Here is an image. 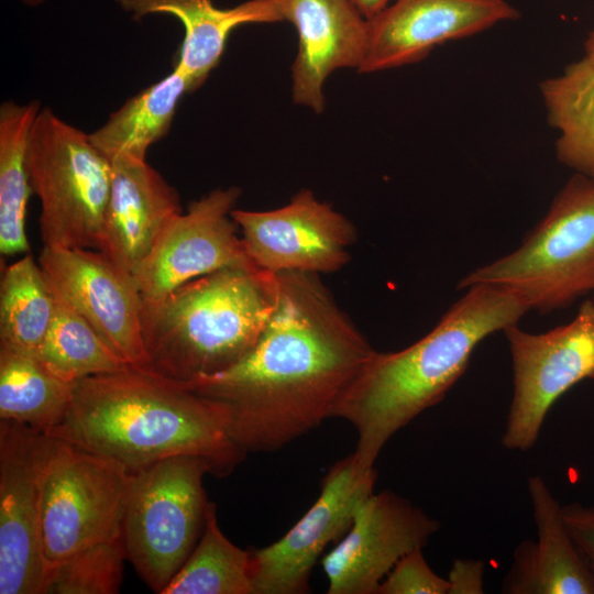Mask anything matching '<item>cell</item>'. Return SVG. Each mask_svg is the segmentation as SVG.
Returning <instances> with one entry per match:
<instances>
[{"label":"cell","mask_w":594,"mask_h":594,"mask_svg":"<svg viewBox=\"0 0 594 594\" xmlns=\"http://www.w3.org/2000/svg\"><path fill=\"white\" fill-rule=\"evenodd\" d=\"M276 274L277 307L253 349L224 372L179 384L222 407L245 454L280 450L330 418L374 351L319 274Z\"/></svg>","instance_id":"cell-1"},{"label":"cell","mask_w":594,"mask_h":594,"mask_svg":"<svg viewBox=\"0 0 594 594\" xmlns=\"http://www.w3.org/2000/svg\"><path fill=\"white\" fill-rule=\"evenodd\" d=\"M62 441L123 464L130 472L174 455L207 460L226 476L244 459L216 402L138 367L76 383Z\"/></svg>","instance_id":"cell-2"},{"label":"cell","mask_w":594,"mask_h":594,"mask_svg":"<svg viewBox=\"0 0 594 594\" xmlns=\"http://www.w3.org/2000/svg\"><path fill=\"white\" fill-rule=\"evenodd\" d=\"M410 346L373 351L332 408L330 418L356 432L354 455L364 469L388 440L427 408L439 403L465 372L476 345L514 326L529 311L507 288L475 284Z\"/></svg>","instance_id":"cell-3"},{"label":"cell","mask_w":594,"mask_h":594,"mask_svg":"<svg viewBox=\"0 0 594 594\" xmlns=\"http://www.w3.org/2000/svg\"><path fill=\"white\" fill-rule=\"evenodd\" d=\"M276 273L233 266L143 301L140 367L177 384L224 372L256 344L278 302Z\"/></svg>","instance_id":"cell-4"},{"label":"cell","mask_w":594,"mask_h":594,"mask_svg":"<svg viewBox=\"0 0 594 594\" xmlns=\"http://www.w3.org/2000/svg\"><path fill=\"white\" fill-rule=\"evenodd\" d=\"M475 284L507 288L542 314L594 292V179L574 175L516 251L470 272L457 287Z\"/></svg>","instance_id":"cell-5"},{"label":"cell","mask_w":594,"mask_h":594,"mask_svg":"<svg viewBox=\"0 0 594 594\" xmlns=\"http://www.w3.org/2000/svg\"><path fill=\"white\" fill-rule=\"evenodd\" d=\"M26 167L41 202L44 246L99 250L112 163L89 134L41 108L32 125Z\"/></svg>","instance_id":"cell-6"},{"label":"cell","mask_w":594,"mask_h":594,"mask_svg":"<svg viewBox=\"0 0 594 594\" xmlns=\"http://www.w3.org/2000/svg\"><path fill=\"white\" fill-rule=\"evenodd\" d=\"M207 473V460L186 454L130 472L122 540L127 560L155 593L162 594L202 534Z\"/></svg>","instance_id":"cell-7"},{"label":"cell","mask_w":594,"mask_h":594,"mask_svg":"<svg viewBox=\"0 0 594 594\" xmlns=\"http://www.w3.org/2000/svg\"><path fill=\"white\" fill-rule=\"evenodd\" d=\"M129 482L130 471L120 462L63 441L43 486L45 576L79 550L122 536Z\"/></svg>","instance_id":"cell-8"},{"label":"cell","mask_w":594,"mask_h":594,"mask_svg":"<svg viewBox=\"0 0 594 594\" xmlns=\"http://www.w3.org/2000/svg\"><path fill=\"white\" fill-rule=\"evenodd\" d=\"M509 344L514 393L503 446L528 451L551 406L572 386L594 378V300H585L568 323L543 333L516 324L504 330Z\"/></svg>","instance_id":"cell-9"},{"label":"cell","mask_w":594,"mask_h":594,"mask_svg":"<svg viewBox=\"0 0 594 594\" xmlns=\"http://www.w3.org/2000/svg\"><path fill=\"white\" fill-rule=\"evenodd\" d=\"M63 441L0 419V594H42L44 480Z\"/></svg>","instance_id":"cell-10"},{"label":"cell","mask_w":594,"mask_h":594,"mask_svg":"<svg viewBox=\"0 0 594 594\" xmlns=\"http://www.w3.org/2000/svg\"><path fill=\"white\" fill-rule=\"evenodd\" d=\"M376 477L375 468H362L353 452L337 461L307 513L276 542L250 550L253 594L308 593L315 564L346 534Z\"/></svg>","instance_id":"cell-11"},{"label":"cell","mask_w":594,"mask_h":594,"mask_svg":"<svg viewBox=\"0 0 594 594\" xmlns=\"http://www.w3.org/2000/svg\"><path fill=\"white\" fill-rule=\"evenodd\" d=\"M240 196L235 186L213 189L166 224L133 273L143 301L161 300L184 284L222 268L255 265L231 216Z\"/></svg>","instance_id":"cell-12"},{"label":"cell","mask_w":594,"mask_h":594,"mask_svg":"<svg viewBox=\"0 0 594 594\" xmlns=\"http://www.w3.org/2000/svg\"><path fill=\"white\" fill-rule=\"evenodd\" d=\"M245 253L257 267L273 273H332L350 261L358 233L353 223L309 189L283 207L267 211L233 209Z\"/></svg>","instance_id":"cell-13"},{"label":"cell","mask_w":594,"mask_h":594,"mask_svg":"<svg viewBox=\"0 0 594 594\" xmlns=\"http://www.w3.org/2000/svg\"><path fill=\"white\" fill-rule=\"evenodd\" d=\"M37 262L54 289L123 362L145 364L143 299L131 274L90 249L43 246Z\"/></svg>","instance_id":"cell-14"},{"label":"cell","mask_w":594,"mask_h":594,"mask_svg":"<svg viewBox=\"0 0 594 594\" xmlns=\"http://www.w3.org/2000/svg\"><path fill=\"white\" fill-rule=\"evenodd\" d=\"M440 529L437 519L389 491L372 493L353 522L322 559L328 594H377L397 561L424 548Z\"/></svg>","instance_id":"cell-15"},{"label":"cell","mask_w":594,"mask_h":594,"mask_svg":"<svg viewBox=\"0 0 594 594\" xmlns=\"http://www.w3.org/2000/svg\"><path fill=\"white\" fill-rule=\"evenodd\" d=\"M506 0H393L369 21L367 43L359 73L414 64L436 46L516 20Z\"/></svg>","instance_id":"cell-16"},{"label":"cell","mask_w":594,"mask_h":594,"mask_svg":"<svg viewBox=\"0 0 594 594\" xmlns=\"http://www.w3.org/2000/svg\"><path fill=\"white\" fill-rule=\"evenodd\" d=\"M283 21L294 25L298 50L292 66L295 103L324 110V84L341 68L359 70L369 21L351 0H279Z\"/></svg>","instance_id":"cell-17"},{"label":"cell","mask_w":594,"mask_h":594,"mask_svg":"<svg viewBox=\"0 0 594 594\" xmlns=\"http://www.w3.org/2000/svg\"><path fill=\"white\" fill-rule=\"evenodd\" d=\"M112 179L99 245L133 276L166 224L183 212L177 190L146 161H111Z\"/></svg>","instance_id":"cell-18"},{"label":"cell","mask_w":594,"mask_h":594,"mask_svg":"<svg viewBox=\"0 0 594 594\" xmlns=\"http://www.w3.org/2000/svg\"><path fill=\"white\" fill-rule=\"evenodd\" d=\"M537 540L514 552L504 580L509 594H594V568L572 538L562 506L540 475L528 479Z\"/></svg>","instance_id":"cell-19"},{"label":"cell","mask_w":594,"mask_h":594,"mask_svg":"<svg viewBox=\"0 0 594 594\" xmlns=\"http://www.w3.org/2000/svg\"><path fill=\"white\" fill-rule=\"evenodd\" d=\"M139 21L150 14L175 16L184 26V38L174 69L189 82L190 92L205 84L218 66L232 31L251 23L283 22L279 0H248L219 8L211 0H116Z\"/></svg>","instance_id":"cell-20"},{"label":"cell","mask_w":594,"mask_h":594,"mask_svg":"<svg viewBox=\"0 0 594 594\" xmlns=\"http://www.w3.org/2000/svg\"><path fill=\"white\" fill-rule=\"evenodd\" d=\"M190 94L186 77L174 69L130 99L89 134L91 143L110 161H146L147 150L170 130L176 108Z\"/></svg>","instance_id":"cell-21"},{"label":"cell","mask_w":594,"mask_h":594,"mask_svg":"<svg viewBox=\"0 0 594 594\" xmlns=\"http://www.w3.org/2000/svg\"><path fill=\"white\" fill-rule=\"evenodd\" d=\"M547 118L559 136L558 160L594 179V66L584 57L540 84Z\"/></svg>","instance_id":"cell-22"},{"label":"cell","mask_w":594,"mask_h":594,"mask_svg":"<svg viewBox=\"0 0 594 594\" xmlns=\"http://www.w3.org/2000/svg\"><path fill=\"white\" fill-rule=\"evenodd\" d=\"M75 385L54 375L34 353L0 345V419L50 435L68 413Z\"/></svg>","instance_id":"cell-23"},{"label":"cell","mask_w":594,"mask_h":594,"mask_svg":"<svg viewBox=\"0 0 594 594\" xmlns=\"http://www.w3.org/2000/svg\"><path fill=\"white\" fill-rule=\"evenodd\" d=\"M41 110L38 101H6L0 107V252L28 254V201L33 193L26 167L30 132Z\"/></svg>","instance_id":"cell-24"},{"label":"cell","mask_w":594,"mask_h":594,"mask_svg":"<svg viewBox=\"0 0 594 594\" xmlns=\"http://www.w3.org/2000/svg\"><path fill=\"white\" fill-rule=\"evenodd\" d=\"M54 312V289L32 254L4 270L0 286V345L35 354Z\"/></svg>","instance_id":"cell-25"},{"label":"cell","mask_w":594,"mask_h":594,"mask_svg":"<svg viewBox=\"0 0 594 594\" xmlns=\"http://www.w3.org/2000/svg\"><path fill=\"white\" fill-rule=\"evenodd\" d=\"M162 594H253L250 550L221 531L215 503L198 542Z\"/></svg>","instance_id":"cell-26"},{"label":"cell","mask_w":594,"mask_h":594,"mask_svg":"<svg viewBox=\"0 0 594 594\" xmlns=\"http://www.w3.org/2000/svg\"><path fill=\"white\" fill-rule=\"evenodd\" d=\"M54 293V317L35 353L48 371L68 383H77L130 367L55 289Z\"/></svg>","instance_id":"cell-27"},{"label":"cell","mask_w":594,"mask_h":594,"mask_svg":"<svg viewBox=\"0 0 594 594\" xmlns=\"http://www.w3.org/2000/svg\"><path fill=\"white\" fill-rule=\"evenodd\" d=\"M125 560L122 536L91 544L48 571L42 594H116Z\"/></svg>","instance_id":"cell-28"},{"label":"cell","mask_w":594,"mask_h":594,"mask_svg":"<svg viewBox=\"0 0 594 594\" xmlns=\"http://www.w3.org/2000/svg\"><path fill=\"white\" fill-rule=\"evenodd\" d=\"M450 583L427 563L422 548L402 557L382 581L377 594H449Z\"/></svg>","instance_id":"cell-29"},{"label":"cell","mask_w":594,"mask_h":594,"mask_svg":"<svg viewBox=\"0 0 594 594\" xmlns=\"http://www.w3.org/2000/svg\"><path fill=\"white\" fill-rule=\"evenodd\" d=\"M484 563L479 560L458 559L454 561L448 581L449 594H481L483 585Z\"/></svg>","instance_id":"cell-30"},{"label":"cell","mask_w":594,"mask_h":594,"mask_svg":"<svg viewBox=\"0 0 594 594\" xmlns=\"http://www.w3.org/2000/svg\"><path fill=\"white\" fill-rule=\"evenodd\" d=\"M562 514L572 538L594 568V522L582 515L579 504L562 507Z\"/></svg>","instance_id":"cell-31"},{"label":"cell","mask_w":594,"mask_h":594,"mask_svg":"<svg viewBox=\"0 0 594 594\" xmlns=\"http://www.w3.org/2000/svg\"><path fill=\"white\" fill-rule=\"evenodd\" d=\"M359 11L371 19L387 7L393 0H351Z\"/></svg>","instance_id":"cell-32"},{"label":"cell","mask_w":594,"mask_h":594,"mask_svg":"<svg viewBox=\"0 0 594 594\" xmlns=\"http://www.w3.org/2000/svg\"><path fill=\"white\" fill-rule=\"evenodd\" d=\"M584 58L594 66V30L588 34V37L585 42Z\"/></svg>","instance_id":"cell-33"},{"label":"cell","mask_w":594,"mask_h":594,"mask_svg":"<svg viewBox=\"0 0 594 594\" xmlns=\"http://www.w3.org/2000/svg\"><path fill=\"white\" fill-rule=\"evenodd\" d=\"M579 508L584 517H586L588 520L594 522V508L593 507H584L579 504Z\"/></svg>","instance_id":"cell-34"},{"label":"cell","mask_w":594,"mask_h":594,"mask_svg":"<svg viewBox=\"0 0 594 594\" xmlns=\"http://www.w3.org/2000/svg\"><path fill=\"white\" fill-rule=\"evenodd\" d=\"M20 1L28 7H37L42 4L45 0H20Z\"/></svg>","instance_id":"cell-35"}]
</instances>
